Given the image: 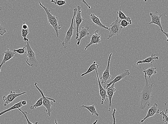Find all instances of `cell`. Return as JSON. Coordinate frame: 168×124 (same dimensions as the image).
Segmentation results:
<instances>
[{"mask_svg":"<svg viewBox=\"0 0 168 124\" xmlns=\"http://www.w3.org/2000/svg\"><path fill=\"white\" fill-rule=\"evenodd\" d=\"M156 67H154L151 66L147 70H145L144 68H143V72L144 73L146 77L148 76L149 78L151 77L152 75L157 73V72L156 71Z\"/></svg>","mask_w":168,"mask_h":124,"instance_id":"20","label":"cell"},{"mask_svg":"<svg viewBox=\"0 0 168 124\" xmlns=\"http://www.w3.org/2000/svg\"><path fill=\"white\" fill-rule=\"evenodd\" d=\"M90 18L92 20V21L95 24L96 26L99 27L101 28H103L104 29L108 30L109 28L104 25L100 20L99 17L96 16L95 15L93 14L90 15Z\"/></svg>","mask_w":168,"mask_h":124,"instance_id":"19","label":"cell"},{"mask_svg":"<svg viewBox=\"0 0 168 124\" xmlns=\"http://www.w3.org/2000/svg\"><path fill=\"white\" fill-rule=\"evenodd\" d=\"M0 124H2V123H0Z\"/></svg>","mask_w":168,"mask_h":124,"instance_id":"41","label":"cell"},{"mask_svg":"<svg viewBox=\"0 0 168 124\" xmlns=\"http://www.w3.org/2000/svg\"><path fill=\"white\" fill-rule=\"evenodd\" d=\"M96 74H97V77L98 80V85H99V95L100 96L101 98V104H103L104 101H106V98L107 97V95L106 90L105 88H103L101 86V82L99 80V76H98V73L97 70H95Z\"/></svg>","mask_w":168,"mask_h":124,"instance_id":"15","label":"cell"},{"mask_svg":"<svg viewBox=\"0 0 168 124\" xmlns=\"http://www.w3.org/2000/svg\"><path fill=\"white\" fill-rule=\"evenodd\" d=\"M80 1L81 2H82L83 3H84L85 5H86L88 7V9H90V8H91V7H90L88 5V4L86 2V1H82V0H81Z\"/></svg>","mask_w":168,"mask_h":124,"instance_id":"36","label":"cell"},{"mask_svg":"<svg viewBox=\"0 0 168 124\" xmlns=\"http://www.w3.org/2000/svg\"><path fill=\"white\" fill-rule=\"evenodd\" d=\"M167 102L166 103H163L165 105V108H166V112H164L163 111H162L160 113L161 115L162 116V121L164 122L165 124H168V114L167 113V111L168 110L167 109L166 107V104Z\"/></svg>","mask_w":168,"mask_h":124,"instance_id":"25","label":"cell"},{"mask_svg":"<svg viewBox=\"0 0 168 124\" xmlns=\"http://www.w3.org/2000/svg\"><path fill=\"white\" fill-rule=\"evenodd\" d=\"M112 53H111L109 56L107 62V65L105 70L102 73V75L100 79L101 81V84L105 83L107 80H110L111 76L110 73V64L111 57H112Z\"/></svg>","mask_w":168,"mask_h":124,"instance_id":"8","label":"cell"},{"mask_svg":"<svg viewBox=\"0 0 168 124\" xmlns=\"http://www.w3.org/2000/svg\"><path fill=\"white\" fill-rule=\"evenodd\" d=\"M18 110H19L20 112H21L22 113H23V115L24 116V117H25L26 120H27V124H38L39 123H38V122H35L33 124V123H32V122H30L29 121V119H28V117H27V115H28V112H27L26 111H23L21 109H20V108H18Z\"/></svg>","mask_w":168,"mask_h":124,"instance_id":"29","label":"cell"},{"mask_svg":"<svg viewBox=\"0 0 168 124\" xmlns=\"http://www.w3.org/2000/svg\"><path fill=\"white\" fill-rule=\"evenodd\" d=\"M54 123H55L56 124H58V123L57 120L55 119V121H54Z\"/></svg>","mask_w":168,"mask_h":124,"instance_id":"39","label":"cell"},{"mask_svg":"<svg viewBox=\"0 0 168 124\" xmlns=\"http://www.w3.org/2000/svg\"><path fill=\"white\" fill-rule=\"evenodd\" d=\"M51 2L54 3V5H58L59 6H62L67 4L66 2L64 1H59V0H51Z\"/></svg>","mask_w":168,"mask_h":124,"instance_id":"28","label":"cell"},{"mask_svg":"<svg viewBox=\"0 0 168 124\" xmlns=\"http://www.w3.org/2000/svg\"><path fill=\"white\" fill-rule=\"evenodd\" d=\"M115 84H112L110 86L107 88H105L106 90L107 97L108 98L109 100V108L108 111H110L111 108V104H112V98L114 92H116V90L114 87Z\"/></svg>","mask_w":168,"mask_h":124,"instance_id":"14","label":"cell"},{"mask_svg":"<svg viewBox=\"0 0 168 124\" xmlns=\"http://www.w3.org/2000/svg\"><path fill=\"white\" fill-rule=\"evenodd\" d=\"M21 104L22 105V106H25V105H26L27 104V101H26L25 99H24V100H22L21 101Z\"/></svg>","mask_w":168,"mask_h":124,"instance_id":"35","label":"cell"},{"mask_svg":"<svg viewBox=\"0 0 168 124\" xmlns=\"http://www.w3.org/2000/svg\"><path fill=\"white\" fill-rule=\"evenodd\" d=\"M39 5L44 9L46 13L48 25H51L54 28V31L56 32V36L59 37L58 30L61 29V27L58 24V18L55 15H53L51 14L50 10H49L46 7L43 6L41 2H39Z\"/></svg>","mask_w":168,"mask_h":124,"instance_id":"2","label":"cell"},{"mask_svg":"<svg viewBox=\"0 0 168 124\" xmlns=\"http://www.w3.org/2000/svg\"><path fill=\"white\" fill-rule=\"evenodd\" d=\"M98 122V120H96V121L95 122H94L92 124H96Z\"/></svg>","mask_w":168,"mask_h":124,"instance_id":"38","label":"cell"},{"mask_svg":"<svg viewBox=\"0 0 168 124\" xmlns=\"http://www.w3.org/2000/svg\"><path fill=\"white\" fill-rule=\"evenodd\" d=\"M156 55L155 54H152L150 57H147L146 59L139 60L136 63V65H138L141 64L147 63H150L152 65V64L154 62L155 60H159V57L158 56L155 57Z\"/></svg>","mask_w":168,"mask_h":124,"instance_id":"18","label":"cell"},{"mask_svg":"<svg viewBox=\"0 0 168 124\" xmlns=\"http://www.w3.org/2000/svg\"><path fill=\"white\" fill-rule=\"evenodd\" d=\"M120 25L122 28H125L129 24V23L125 20H119Z\"/></svg>","mask_w":168,"mask_h":124,"instance_id":"31","label":"cell"},{"mask_svg":"<svg viewBox=\"0 0 168 124\" xmlns=\"http://www.w3.org/2000/svg\"><path fill=\"white\" fill-rule=\"evenodd\" d=\"M130 74V73L129 72V70L127 69L124 71V72L122 73L120 75H118V76H116V78H115L114 80H113L110 82L108 84H107L106 85L105 87H104V88H107L110 86L112 84H115L116 83L120 81V80H121L126 76H129Z\"/></svg>","mask_w":168,"mask_h":124,"instance_id":"13","label":"cell"},{"mask_svg":"<svg viewBox=\"0 0 168 124\" xmlns=\"http://www.w3.org/2000/svg\"><path fill=\"white\" fill-rule=\"evenodd\" d=\"M22 29H28V27L27 24H26L25 23V22H23V24L22 26Z\"/></svg>","mask_w":168,"mask_h":124,"instance_id":"34","label":"cell"},{"mask_svg":"<svg viewBox=\"0 0 168 124\" xmlns=\"http://www.w3.org/2000/svg\"><path fill=\"white\" fill-rule=\"evenodd\" d=\"M99 65L96 63V61H94L93 63L90 66L89 68H88V70L86 72L83 74L81 75V76H84L85 75L88 74L89 73H91L92 71L94 70H97L98 67H99Z\"/></svg>","mask_w":168,"mask_h":124,"instance_id":"24","label":"cell"},{"mask_svg":"<svg viewBox=\"0 0 168 124\" xmlns=\"http://www.w3.org/2000/svg\"><path fill=\"white\" fill-rule=\"evenodd\" d=\"M117 14L118 15V17L119 20H125L129 23L130 25L132 24L131 18L129 17H126L125 14L122 12L120 9L119 11L117 12Z\"/></svg>","mask_w":168,"mask_h":124,"instance_id":"21","label":"cell"},{"mask_svg":"<svg viewBox=\"0 0 168 124\" xmlns=\"http://www.w3.org/2000/svg\"><path fill=\"white\" fill-rule=\"evenodd\" d=\"M149 15H150L151 18V20L148 24H156L160 28V30L163 29H162L161 21V18L162 16V14L159 15L158 12L156 11L154 13H150Z\"/></svg>","mask_w":168,"mask_h":124,"instance_id":"10","label":"cell"},{"mask_svg":"<svg viewBox=\"0 0 168 124\" xmlns=\"http://www.w3.org/2000/svg\"><path fill=\"white\" fill-rule=\"evenodd\" d=\"M29 33V29L26 30L22 29V36L23 37V40L25 43L30 42L29 39L27 38V35Z\"/></svg>","mask_w":168,"mask_h":124,"instance_id":"27","label":"cell"},{"mask_svg":"<svg viewBox=\"0 0 168 124\" xmlns=\"http://www.w3.org/2000/svg\"><path fill=\"white\" fill-rule=\"evenodd\" d=\"M5 56H4L2 61L0 65V72H1V67L2 66L8 61H9L12 58L14 57V54L16 53V52L12 51L10 50L9 49H7L6 51L4 52Z\"/></svg>","mask_w":168,"mask_h":124,"instance_id":"17","label":"cell"},{"mask_svg":"<svg viewBox=\"0 0 168 124\" xmlns=\"http://www.w3.org/2000/svg\"><path fill=\"white\" fill-rule=\"evenodd\" d=\"M160 31H161L162 32V33H163L164 34H165V35H166V37L167 38V41H168V33H166L165 32H164L163 31V29H162V30H160Z\"/></svg>","mask_w":168,"mask_h":124,"instance_id":"37","label":"cell"},{"mask_svg":"<svg viewBox=\"0 0 168 124\" xmlns=\"http://www.w3.org/2000/svg\"><path fill=\"white\" fill-rule=\"evenodd\" d=\"M27 93V92H23L19 94H17L15 92L11 91L9 94L7 95H4L3 97V99L4 102V106L6 107L10 103H12L15 99L20 96L23 95Z\"/></svg>","mask_w":168,"mask_h":124,"instance_id":"7","label":"cell"},{"mask_svg":"<svg viewBox=\"0 0 168 124\" xmlns=\"http://www.w3.org/2000/svg\"><path fill=\"white\" fill-rule=\"evenodd\" d=\"M77 12L75 16V22H76V28L75 29H76V36L75 38L76 39L78 38V31H79V27L81 23H82V21H83L84 19L82 17V11H81V9L82 7L80 5H78L77 7Z\"/></svg>","mask_w":168,"mask_h":124,"instance_id":"9","label":"cell"},{"mask_svg":"<svg viewBox=\"0 0 168 124\" xmlns=\"http://www.w3.org/2000/svg\"><path fill=\"white\" fill-rule=\"evenodd\" d=\"M22 105L21 104V101H20V102L16 103V104H14V106L11 107L10 108L0 112V116L3 115V114H5V113L9 111L17 109H18V108L22 107Z\"/></svg>","mask_w":168,"mask_h":124,"instance_id":"23","label":"cell"},{"mask_svg":"<svg viewBox=\"0 0 168 124\" xmlns=\"http://www.w3.org/2000/svg\"><path fill=\"white\" fill-rule=\"evenodd\" d=\"M116 111V108H114L113 110V113H112V116L113 118V124H116V118L115 117V113Z\"/></svg>","mask_w":168,"mask_h":124,"instance_id":"33","label":"cell"},{"mask_svg":"<svg viewBox=\"0 0 168 124\" xmlns=\"http://www.w3.org/2000/svg\"><path fill=\"white\" fill-rule=\"evenodd\" d=\"M14 51L20 54H27V52H26L25 46L22 48H19L18 49H14Z\"/></svg>","mask_w":168,"mask_h":124,"instance_id":"30","label":"cell"},{"mask_svg":"<svg viewBox=\"0 0 168 124\" xmlns=\"http://www.w3.org/2000/svg\"><path fill=\"white\" fill-rule=\"evenodd\" d=\"M83 108L87 109L90 112L92 115H95L98 116V117L99 116V114L96 110L95 105H92L89 106H85L84 105H82L80 107L81 109H82Z\"/></svg>","mask_w":168,"mask_h":124,"instance_id":"22","label":"cell"},{"mask_svg":"<svg viewBox=\"0 0 168 124\" xmlns=\"http://www.w3.org/2000/svg\"><path fill=\"white\" fill-rule=\"evenodd\" d=\"M90 28L88 26H86L85 27H83L80 31H78V38L77 39V44L79 46L80 44L81 39L84 37H86L88 35H89V30Z\"/></svg>","mask_w":168,"mask_h":124,"instance_id":"16","label":"cell"},{"mask_svg":"<svg viewBox=\"0 0 168 124\" xmlns=\"http://www.w3.org/2000/svg\"><path fill=\"white\" fill-rule=\"evenodd\" d=\"M122 28L120 25L119 20L117 17L116 20L111 24L110 28L108 29L109 33L107 39H109L113 36L118 35L121 32Z\"/></svg>","mask_w":168,"mask_h":124,"instance_id":"6","label":"cell"},{"mask_svg":"<svg viewBox=\"0 0 168 124\" xmlns=\"http://www.w3.org/2000/svg\"><path fill=\"white\" fill-rule=\"evenodd\" d=\"M91 37V40L90 42L86 46L85 48V50H86L89 47L93 44H97L101 42V35L99 33L98 30H96L95 33L93 34L90 35Z\"/></svg>","mask_w":168,"mask_h":124,"instance_id":"11","label":"cell"},{"mask_svg":"<svg viewBox=\"0 0 168 124\" xmlns=\"http://www.w3.org/2000/svg\"><path fill=\"white\" fill-rule=\"evenodd\" d=\"M25 47L27 50V60L26 63L30 67H36L39 63L36 58L35 53L32 49L30 44V42L25 43Z\"/></svg>","mask_w":168,"mask_h":124,"instance_id":"3","label":"cell"},{"mask_svg":"<svg viewBox=\"0 0 168 124\" xmlns=\"http://www.w3.org/2000/svg\"><path fill=\"white\" fill-rule=\"evenodd\" d=\"M73 17L72 19L70 27L68 30H67V33L66 34L65 38L63 43L62 45L64 49H66L70 44V41L73 35V31L75 29V28L73 27V22L75 16L77 14V9L75 8L73 9Z\"/></svg>","mask_w":168,"mask_h":124,"instance_id":"5","label":"cell"},{"mask_svg":"<svg viewBox=\"0 0 168 124\" xmlns=\"http://www.w3.org/2000/svg\"><path fill=\"white\" fill-rule=\"evenodd\" d=\"M144 77L146 80V85L143 88L142 91L139 93L140 98V106L139 108L141 110H144L147 106L149 107L150 106L151 100L152 97L151 95V93L152 92L153 86L154 84V83H153L150 85H149L147 77L145 75Z\"/></svg>","mask_w":168,"mask_h":124,"instance_id":"1","label":"cell"},{"mask_svg":"<svg viewBox=\"0 0 168 124\" xmlns=\"http://www.w3.org/2000/svg\"><path fill=\"white\" fill-rule=\"evenodd\" d=\"M2 11V8L1 6H0V11Z\"/></svg>","mask_w":168,"mask_h":124,"instance_id":"40","label":"cell"},{"mask_svg":"<svg viewBox=\"0 0 168 124\" xmlns=\"http://www.w3.org/2000/svg\"><path fill=\"white\" fill-rule=\"evenodd\" d=\"M157 107L158 104L156 103H154V104H153L152 106L149 108L146 117H145L144 119L141 120L140 121V123H143L147 118L152 117L155 114L160 113L159 110Z\"/></svg>","mask_w":168,"mask_h":124,"instance_id":"12","label":"cell"},{"mask_svg":"<svg viewBox=\"0 0 168 124\" xmlns=\"http://www.w3.org/2000/svg\"><path fill=\"white\" fill-rule=\"evenodd\" d=\"M42 100L43 98L42 97H41L33 106L30 107V109L33 110L34 109H36L37 107H39L43 106Z\"/></svg>","mask_w":168,"mask_h":124,"instance_id":"26","label":"cell"},{"mask_svg":"<svg viewBox=\"0 0 168 124\" xmlns=\"http://www.w3.org/2000/svg\"><path fill=\"white\" fill-rule=\"evenodd\" d=\"M7 33L6 30L5 28L3 27L1 23H0V35H3L5 33Z\"/></svg>","mask_w":168,"mask_h":124,"instance_id":"32","label":"cell"},{"mask_svg":"<svg viewBox=\"0 0 168 124\" xmlns=\"http://www.w3.org/2000/svg\"><path fill=\"white\" fill-rule=\"evenodd\" d=\"M34 85L42 95L43 98V106L46 108V112H47V114L49 117H50L51 113L53 110V109L51 107L54 104V103L56 102V101L54 99L45 96L42 90L41 89L37 86V82L35 83Z\"/></svg>","mask_w":168,"mask_h":124,"instance_id":"4","label":"cell"}]
</instances>
